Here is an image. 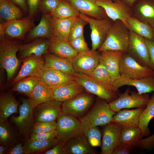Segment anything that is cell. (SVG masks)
Listing matches in <instances>:
<instances>
[{"instance_id": "cell-1", "label": "cell", "mask_w": 154, "mask_h": 154, "mask_svg": "<svg viewBox=\"0 0 154 154\" xmlns=\"http://www.w3.org/2000/svg\"><path fill=\"white\" fill-rule=\"evenodd\" d=\"M129 36V30L123 21L119 20L114 21L105 40L98 51H118L126 53Z\"/></svg>"}, {"instance_id": "cell-2", "label": "cell", "mask_w": 154, "mask_h": 154, "mask_svg": "<svg viewBox=\"0 0 154 154\" xmlns=\"http://www.w3.org/2000/svg\"><path fill=\"white\" fill-rule=\"evenodd\" d=\"M21 45L17 41L5 36L0 37V66L6 71L7 82L12 78L19 66L17 53Z\"/></svg>"}, {"instance_id": "cell-3", "label": "cell", "mask_w": 154, "mask_h": 154, "mask_svg": "<svg viewBox=\"0 0 154 154\" xmlns=\"http://www.w3.org/2000/svg\"><path fill=\"white\" fill-rule=\"evenodd\" d=\"M19 108V115L11 117L12 123L17 128L25 140L29 138L35 121V107L29 98H23Z\"/></svg>"}, {"instance_id": "cell-4", "label": "cell", "mask_w": 154, "mask_h": 154, "mask_svg": "<svg viewBox=\"0 0 154 154\" xmlns=\"http://www.w3.org/2000/svg\"><path fill=\"white\" fill-rule=\"evenodd\" d=\"M56 123V137L60 143L64 144L81 134L80 120L74 116L62 112Z\"/></svg>"}, {"instance_id": "cell-5", "label": "cell", "mask_w": 154, "mask_h": 154, "mask_svg": "<svg viewBox=\"0 0 154 154\" xmlns=\"http://www.w3.org/2000/svg\"><path fill=\"white\" fill-rule=\"evenodd\" d=\"M80 16L87 22L91 29V50L93 51L98 50L105 40L114 21L108 17L96 19L80 13Z\"/></svg>"}, {"instance_id": "cell-6", "label": "cell", "mask_w": 154, "mask_h": 154, "mask_svg": "<svg viewBox=\"0 0 154 154\" xmlns=\"http://www.w3.org/2000/svg\"><path fill=\"white\" fill-rule=\"evenodd\" d=\"M149 99L147 93L140 94L130 91L128 88L123 93L119 94L117 98L108 104L111 110L116 112L124 108H145Z\"/></svg>"}, {"instance_id": "cell-7", "label": "cell", "mask_w": 154, "mask_h": 154, "mask_svg": "<svg viewBox=\"0 0 154 154\" xmlns=\"http://www.w3.org/2000/svg\"><path fill=\"white\" fill-rule=\"evenodd\" d=\"M94 95L84 93L62 102V112L79 119L83 117L90 110L94 101Z\"/></svg>"}, {"instance_id": "cell-8", "label": "cell", "mask_w": 154, "mask_h": 154, "mask_svg": "<svg viewBox=\"0 0 154 154\" xmlns=\"http://www.w3.org/2000/svg\"><path fill=\"white\" fill-rule=\"evenodd\" d=\"M120 76L131 79H139L153 76L154 70L142 66L127 53L123 52L119 66Z\"/></svg>"}, {"instance_id": "cell-9", "label": "cell", "mask_w": 154, "mask_h": 154, "mask_svg": "<svg viewBox=\"0 0 154 154\" xmlns=\"http://www.w3.org/2000/svg\"><path fill=\"white\" fill-rule=\"evenodd\" d=\"M116 113L111 110L107 101L98 97L83 117L95 126H104L112 122Z\"/></svg>"}, {"instance_id": "cell-10", "label": "cell", "mask_w": 154, "mask_h": 154, "mask_svg": "<svg viewBox=\"0 0 154 154\" xmlns=\"http://www.w3.org/2000/svg\"><path fill=\"white\" fill-rule=\"evenodd\" d=\"M76 81L89 93L110 102L117 98L119 94L118 91L108 89L103 86L88 75L76 74Z\"/></svg>"}, {"instance_id": "cell-11", "label": "cell", "mask_w": 154, "mask_h": 154, "mask_svg": "<svg viewBox=\"0 0 154 154\" xmlns=\"http://www.w3.org/2000/svg\"><path fill=\"white\" fill-rule=\"evenodd\" d=\"M129 35L126 53L141 65L150 68V57L145 38L129 30Z\"/></svg>"}, {"instance_id": "cell-12", "label": "cell", "mask_w": 154, "mask_h": 154, "mask_svg": "<svg viewBox=\"0 0 154 154\" xmlns=\"http://www.w3.org/2000/svg\"><path fill=\"white\" fill-rule=\"evenodd\" d=\"M99 6L104 10L107 17L113 21L120 20L127 27V19L132 16L131 7L122 0L113 1L111 0H96Z\"/></svg>"}, {"instance_id": "cell-13", "label": "cell", "mask_w": 154, "mask_h": 154, "mask_svg": "<svg viewBox=\"0 0 154 154\" xmlns=\"http://www.w3.org/2000/svg\"><path fill=\"white\" fill-rule=\"evenodd\" d=\"M123 128L112 122L104 126L101 154H113L115 148L120 143V136Z\"/></svg>"}, {"instance_id": "cell-14", "label": "cell", "mask_w": 154, "mask_h": 154, "mask_svg": "<svg viewBox=\"0 0 154 154\" xmlns=\"http://www.w3.org/2000/svg\"><path fill=\"white\" fill-rule=\"evenodd\" d=\"M32 18L28 17L6 21L4 31L5 36L10 39H23L26 34L35 27Z\"/></svg>"}, {"instance_id": "cell-15", "label": "cell", "mask_w": 154, "mask_h": 154, "mask_svg": "<svg viewBox=\"0 0 154 154\" xmlns=\"http://www.w3.org/2000/svg\"><path fill=\"white\" fill-rule=\"evenodd\" d=\"M39 78L40 82L52 88L64 85L76 80L75 76L51 68H44Z\"/></svg>"}, {"instance_id": "cell-16", "label": "cell", "mask_w": 154, "mask_h": 154, "mask_svg": "<svg viewBox=\"0 0 154 154\" xmlns=\"http://www.w3.org/2000/svg\"><path fill=\"white\" fill-rule=\"evenodd\" d=\"M62 104L54 100L36 106L33 110L35 121H55L62 112Z\"/></svg>"}, {"instance_id": "cell-17", "label": "cell", "mask_w": 154, "mask_h": 154, "mask_svg": "<svg viewBox=\"0 0 154 154\" xmlns=\"http://www.w3.org/2000/svg\"><path fill=\"white\" fill-rule=\"evenodd\" d=\"M101 53L98 51H93L90 54L78 53L71 59L74 69L76 74H88L92 72L100 62Z\"/></svg>"}, {"instance_id": "cell-18", "label": "cell", "mask_w": 154, "mask_h": 154, "mask_svg": "<svg viewBox=\"0 0 154 154\" xmlns=\"http://www.w3.org/2000/svg\"><path fill=\"white\" fill-rule=\"evenodd\" d=\"M21 68L11 84L15 83L25 77H39L44 69V60L42 56H32L23 60Z\"/></svg>"}, {"instance_id": "cell-19", "label": "cell", "mask_w": 154, "mask_h": 154, "mask_svg": "<svg viewBox=\"0 0 154 154\" xmlns=\"http://www.w3.org/2000/svg\"><path fill=\"white\" fill-rule=\"evenodd\" d=\"M131 7L132 16L154 26V0H136Z\"/></svg>"}, {"instance_id": "cell-20", "label": "cell", "mask_w": 154, "mask_h": 154, "mask_svg": "<svg viewBox=\"0 0 154 154\" xmlns=\"http://www.w3.org/2000/svg\"><path fill=\"white\" fill-rule=\"evenodd\" d=\"M113 86L118 89L124 85L132 86L140 94L154 92V77H148L139 79H131L120 76L112 83Z\"/></svg>"}, {"instance_id": "cell-21", "label": "cell", "mask_w": 154, "mask_h": 154, "mask_svg": "<svg viewBox=\"0 0 154 154\" xmlns=\"http://www.w3.org/2000/svg\"><path fill=\"white\" fill-rule=\"evenodd\" d=\"M50 39L46 38L36 39L28 43L22 44L18 55L22 60L32 56H42L48 53Z\"/></svg>"}, {"instance_id": "cell-22", "label": "cell", "mask_w": 154, "mask_h": 154, "mask_svg": "<svg viewBox=\"0 0 154 154\" xmlns=\"http://www.w3.org/2000/svg\"><path fill=\"white\" fill-rule=\"evenodd\" d=\"M80 13L95 19L108 17L104 9L98 5L95 0H67Z\"/></svg>"}, {"instance_id": "cell-23", "label": "cell", "mask_w": 154, "mask_h": 154, "mask_svg": "<svg viewBox=\"0 0 154 154\" xmlns=\"http://www.w3.org/2000/svg\"><path fill=\"white\" fill-rule=\"evenodd\" d=\"M145 108H138L135 109L121 110L113 116L112 122L123 128L139 127L140 116Z\"/></svg>"}, {"instance_id": "cell-24", "label": "cell", "mask_w": 154, "mask_h": 154, "mask_svg": "<svg viewBox=\"0 0 154 154\" xmlns=\"http://www.w3.org/2000/svg\"><path fill=\"white\" fill-rule=\"evenodd\" d=\"M101 59L111 78L112 82L120 76L119 66L123 52L106 50L100 52Z\"/></svg>"}, {"instance_id": "cell-25", "label": "cell", "mask_w": 154, "mask_h": 154, "mask_svg": "<svg viewBox=\"0 0 154 154\" xmlns=\"http://www.w3.org/2000/svg\"><path fill=\"white\" fill-rule=\"evenodd\" d=\"M53 37L51 17L50 15L42 13L40 20L28 33V40H33L39 38L50 39Z\"/></svg>"}, {"instance_id": "cell-26", "label": "cell", "mask_w": 154, "mask_h": 154, "mask_svg": "<svg viewBox=\"0 0 154 154\" xmlns=\"http://www.w3.org/2000/svg\"><path fill=\"white\" fill-rule=\"evenodd\" d=\"M48 52L63 58L72 59L78 54V52L66 40L53 37L50 39Z\"/></svg>"}, {"instance_id": "cell-27", "label": "cell", "mask_w": 154, "mask_h": 154, "mask_svg": "<svg viewBox=\"0 0 154 154\" xmlns=\"http://www.w3.org/2000/svg\"><path fill=\"white\" fill-rule=\"evenodd\" d=\"M23 136L13 124L7 121L0 122V144L9 148L22 141Z\"/></svg>"}, {"instance_id": "cell-28", "label": "cell", "mask_w": 154, "mask_h": 154, "mask_svg": "<svg viewBox=\"0 0 154 154\" xmlns=\"http://www.w3.org/2000/svg\"><path fill=\"white\" fill-rule=\"evenodd\" d=\"M84 88L76 81L67 84L54 88V100L63 102L84 93Z\"/></svg>"}, {"instance_id": "cell-29", "label": "cell", "mask_w": 154, "mask_h": 154, "mask_svg": "<svg viewBox=\"0 0 154 154\" xmlns=\"http://www.w3.org/2000/svg\"><path fill=\"white\" fill-rule=\"evenodd\" d=\"M66 154H95L96 152L82 135L72 138L64 144Z\"/></svg>"}, {"instance_id": "cell-30", "label": "cell", "mask_w": 154, "mask_h": 154, "mask_svg": "<svg viewBox=\"0 0 154 154\" xmlns=\"http://www.w3.org/2000/svg\"><path fill=\"white\" fill-rule=\"evenodd\" d=\"M81 134L92 147H101V132L98 126H95L82 117L79 119Z\"/></svg>"}, {"instance_id": "cell-31", "label": "cell", "mask_w": 154, "mask_h": 154, "mask_svg": "<svg viewBox=\"0 0 154 154\" xmlns=\"http://www.w3.org/2000/svg\"><path fill=\"white\" fill-rule=\"evenodd\" d=\"M44 68L54 69L74 76L76 74L73 68L71 59L63 58L48 53L45 56Z\"/></svg>"}, {"instance_id": "cell-32", "label": "cell", "mask_w": 154, "mask_h": 154, "mask_svg": "<svg viewBox=\"0 0 154 154\" xmlns=\"http://www.w3.org/2000/svg\"><path fill=\"white\" fill-rule=\"evenodd\" d=\"M18 104L12 94L3 93L0 96V122L7 121L12 114L18 112Z\"/></svg>"}, {"instance_id": "cell-33", "label": "cell", "mask_w": 154, "mask_h": 154, "mask_svg": "<svg viewBox=\"0 0 154 154\" xmlns=\"http://www.w3.org/2000/svg\"><path fill=\"white\" fill-rule=\"evenodd\" d=\"M54 88L46 86L39 81L35 86L29 98L35 106L54 100Z\"/></svg>"}, {"instance_id": "cell-34", "label": "cell", "mask_w": 154, "mask_h": 154, "mask_svg": "<svg viewBox=\"0 0 154 154\" xmlns=\"http://www.w3.org/2000/svg\"><path fill=\"white\" fill-rule=\"evenodd\" d=\"M58 143L56 137L44 141L35 140L29 138L25 140L23 147L27 154L44 153Z\"/></svg>"}, {"instance_id": "cell-35", "label": "cell", "mask_w": 154, "mask_h": 154, "mask_svg": "<svg viewBox=\"0 0 154 154\" xmlns=\"http://www.w3.org/2000/svg\"><path fill=\"white\" fill-rule=\"evenodd\" d=\"M0 18L6 21L23 18L21 9L11 0L0 1Z\"/></svg>"}, {"instance_id": "cell-36", "label": "cell", "mask_w": 154, "mask_h": 154, "mask_svg": "<svg viewBox=\"0 0 154 154\" xmlns=\"http://www.w3.org/2000/svg\"><path fill=\"white\" fill-rule=\"evenodd\" d=\"M51 17L53 30V37L68 40V37L71 26L78 16L65 19H60Z\"/></svg>"}, {"instance_id": "cell-37", "label": "cell", "mask_w": 154, "mask_h": 154, "mask_svg": "<svg viewBox=\"0 0 154 154\" xmlns=\"http://www.w3.org/2000/svg\"><path fill=\"white\" fill-rule=\"evenodd\" d=\"M127 27L129 31L145 38L154 41L152 27L135 18L131 16L127 20Z\"/></svg>"}, {"instance_id": "cell-38", "label": "cell", "mask_w": 154, "mask_h": 154, "mask_svg": "<svg viewBox=\"0 0 154 154\" xmlns=\"http://www.w3.org/2000/svg\"><path fill=\"white\" fill-rule=\"evenodd\" d=\"M154 117V93L151 96L146 108L141 114L139 127L143 137H148L151 134L149 128V124Z\"/></svg>"}, {"instance_id": "cell-39", "label": "cell", "mask_w": 154, "mask_h": 154, "mask_svg": "<svg viewBox=\"0 0 154 154\" xmlns=\"http://www.w3.org/2000/svg\"><path fill=\"white\" fill-rule=\"evenodd\" d=\"M88 75L107 88L114 91H118V89L113 86L111 78L101 59L94 69Z\"/></svg>"}, {"instance_id": "cell-40", "label": "cell", "mask_w": 154, "mask_h": 154, "mask_svg": "<svg viewBox=\"0 0 154 154\" xmlns=\"http://www.w3.org/2000/svg\"><path fill=\"white\" fill-rule=\"evenodd\" d=\"M143 137L139 127H124L122 129L120 134V143L128 144L133 147H137Z\"/></svg>"}, {"instance_id": "cell-41", "label": "cell", "mask_w": 154, "mask_h": 154, "mask_svg": "<svg viewBox=\"0 0 154 154\" xmlns=\"http://www.w3.org/2000/svg\"><path fill=\"white\" fill-rule=\"evenodd\" d=\"M80 13L67 0H59L57 7L50 15L57 19H65L79 16Z\"/></svg>"}, {"instance_id": "cell-42", "label": "cell", "mask_w": 154, "mask_h": 154, "mask_svg": "<svg viewBox=\"0 0 154 154\" xmlns=\"http://www.w3.org/2000/svg\"><path fill=\"white\" fill-rule=\"evenodd\" d=\"M39 81V77H25L16 82L11 91L23 94L29 97L35 86Z\"/></svg>"}, {"instance_id": "cell-43", "label": "cell", "mask_w": 154, "mask_h": 154, "mask_svg": "<svg viewBox=\"0 0 154 154\" xmlns=\"http://www.w3.org/2000/svg\"><path fill=\"white\" fill-rule=\"evenodd\" d=\"M87 22L79 16L73 22L69 31L68 41L72 40L84 35V29Z\"/></svg>"}, {"instance_id": "cell-44", "label": "cell", "mask_w": 154, "mask_h": 154, "mask_svg": "<svg viewBox=\"0 0 154 154\" xmlns=\"http://www.w3.org/2000/svg\"><path fill=\"white\" fill-rule=\"evenodd\" d=\"M56 127V121H36L33 126L31 133L37 134L51 131L55 130Z\"/></svg>"}, {"instance_id": "cell-45", "label": "cell", "mask_w": 154, "mask_h": 154, "mask_svg": "<svg viewBox=\"0 0 154 154\" xmlns=\"http://www.w3.org/2000/svg\"><path fill=\"white\" fill-rule=\"evenodd\" d=\"M69 42L78 53L90 54L93 52L88 47L85 41L84 35Z\"/></svg>"}, {"instance_id": "cell-46", "label": "cell", "mask_w": 154, "mask_h": 154, "mask_svg": "<svg viewBox=\"0 0 154 154\" xmlns=\"http://www.w3.org/2000/svg\"><path fill=\"white\" fill-rule=\"evenodd\" d=\"M59 0H40L38 9L43 13L50 15L55 9Z\"/></svg>"}, {"instance_id": "cell-47", "label": "cell", "mask_w": 154, "mask_h": 154, "mask_svg": "<svg viewBox=\"0 0 154 154\" xmlns=\"http://www.w3.org/2000/svg\"><path fill=\"white\" fill-rule=\"evenodd\" d=\"M56 136V130L51 131L37 134L31 133L29 138L35 140L44 141L51 139Z\"/></svg>"}, {"instance_id": "cell-48", "label": "cell", "mask_w": 154, "mask_h": 154, "mask_svg": "<svg viewBox=\"0 0 154 154\" xmlns=\"http://www.w3.org/2000/svg\"><path fill=\"white\" fill-rule=\"evenodd\" d=\"M138 147L143 150H150L154 147V134L150 136L142 139Z\"/></svg>"}, {"instance_id": "cell-49", "label": "cell", "mask_w": 154, "mask_h": 154, "mask_svg": "<svg viewBox=\"0 0 154 154\" xmlns=\"http://www.w3.org/2000/svg\"><path fill=\"white\" fill-rule=\"evenodd\" d=\"M22 141H19L9 147L6 154H27L22 145Z\"/></svg>"}, {"instance_id": "cell-50", "label": "cell", "mask_w": 154, "mask_h": 154, "mask_svg": "<svg viewBox=\"0 0 154 154\" xmlns=\"http://www.w3.org/2000/svg\"><path fill=\"white\" fill-rule=\"evenodd\" d=\"M133 148L128 144L120 142L115 148L113 154H129Z\"/></svg>"}, {"instance_id": "cell-51", "label": "cell", "mask_w": 154, "mask_h": 154, "mask_svg": "<svg viewBox=\"0 0 154 154\" xmlns=\"http://www.w3.org/2000/svg\"><path fill=\"white\" fill-rule=\"evenodd\" d=\"M40 0H27L29 9L28 17L33 18L38 9Z\"/></svg>"}, {"instance_id": "cell-52", "label": "cell", "mask_w": 154, "mask_h": 154, "mask_svg": "<svg viewBox=\"0 0 154 154\" xmlns=\"http://www.w3.org/2000/svg\"><path fill=\"white\" fill-rule=\"evenodd\" d=\"M150 59V68L154 70V41L145 38Z\"/></svg>"}, {"instance_id": "cell-53", "label": "cell", "mask_w": 154, "mask_h": 154, "mask_svg": "<svg viewBox=\"0 0 154 154\" xmlns=\"http://www.w3.org/2000/svg\"><path fill=\"white\" fill-rule=\"evenodd\" d=\"M43 154H66L64 144L59 142L51 149Z\"/></svg>"}, {"instance_id": "cell-54", "label": "cell", "mask_w": 154, "mask_h": 154, "mask_svg": "<svg viewBox=\"0 0 154 154\" xmlns=\"http://www.w3.org/2000/svg\"><path fill=\"white\" fill-rule=\"evenodd\" d=\"M16 5L19 7L25 13L29 14L27 0H11Z\"/></svg>"}, {"instance_id": "cell-55", "label": "cell", "mask_w": 154, "mask_h": 154, "mask_svg": "<svg viewBox=\"0 0 154 154\" xmlns=\"http://www.w3.org/2000/svg\"><path fill=\"white\" fill-rule=\"evenodd\" d=\"M9 147L0 144V154H6Z\"/></svg>"}, {"instance_id": "cell-56", "label": "cell", "mask_w": 154, "mask_h": 154, "mask_svg": "<svg viewBox=\"0 0 154 154\" xmlns=\"http://www.w3.org/2000/svg\"><path fill=\"white\" fill-rule=\"evenodd\" d=\"M127 5L131 7L136 0H122Z\"/></svg>"}, {"instance_id": "cell-57", "label": "cell", "mask_w": 154, "mask_h": 154, "mask_svg": "<svg viewBox=\"0 0 154 154\" xmlns=\"http://www.w3.org/2000/svg\"><path fill=\"white\" fill-rule=\"evenodd\" d=\"M152 27V29H153V34H154V26Z\"/></svg>"}, {"instance_id": "cell-58", "label": "cell", "mask_w": 154, "mask_h": 154, "mask_svg": "<svg viewBox=\"0 0 154 154\" xmlns=\"http://www.w3.org/2000/svg\"><path fill=\"white\" fill-rule=\"evenodd\" d=\"M111 0L114 1H117V0Z\"/></svg>"}, {"instance_id": "cell-59", "label": "cell", "mask_w": 154, "mask_h": 154, "mask_svg": "<svg viewBox=\"0 0 154 154\" xmlns=\"http://www.w3.org/2000/svg\"><path fill=\"white\" fill-rule=\"evenodd\" d=\"M153 77H154V75L153 76Z\"/></svg>"}]
</instances>
